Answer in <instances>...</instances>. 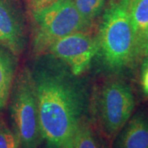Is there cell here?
<instances>
[{"instance_id": "5bb4252c", "label": "cell", "mask_w": 148, "mask_h": 148, "mask_svg": "<svg viewBox=\"0 0 148 148\" xmlns=\"http://www.w3.org/2000/svg\"><path fill=\"white\" fill-rule=\"evenodd\" d=\"M140 86L144 96L148 98V55L143 58L140 73Z\"/></svg>"}, {"instance_id": "2e32d148", "label": "cell", "mask_w": 148, "mask_h": 148, "mask_svg": "<svg viewBox=\"0 0 148 148\" xmlns=\"http://www.w3.org/2000/svg\"><path fill=\"white\" fill-rule=\"evenodd\" d=\"M56 1L57 0H27V3L32 12L42 9Z\"/></svg>"}, {"instance_id": "8fae6325", "label": "cell", "mask_w": 148, "mask_h": 148, "mask_svg": "<svg viewBox=\"0 0 148 148\" xmlns=\"http://www.w3.org/2000/svg\"><path fill=\"white\" fill-rule=\"evenodd\" d=\"M128 12L138 39L148 27V0H132Z\"/></svg>"}, {"instance_id": "6da1fadb", "label": "cell", "mask_w": 148, "mask_h": 148, "mask_svg": "<svg viewBox=\"0 0 148 148\" xmlns=\"http://www.w3.org/2000/svg\"><path fill=\"white\" fill-rule=\"evenodd\" d=\"M41 61L32 73L43 142L47 148H63L87 119V102L75 76L64 64L53 57Z\"/></svg>"}, {"instance_id": "3957f363", "label": "cell", "mask_w": 148, "mask_h": 148, "mask_svg": "<svg viewBox=\"0 0 148 148\" xmlns=\"http://www.w3.org/2000/svg\"><path fill=\"white\" fill-rule=\"evenodd\" d=\"M32 48L36 54L46 53L53 43L72 33L87 31L90 26L81 15L73 0H57L32 12Z\"/></svg>"}, {"instance_id": "9c48e42d", "label": "cell", "mask_w": 148, "mask_h": 148, "mask_svg": "<svg viewBox=\"0 0 148 148\" xmlns=\"http://www.w3.org/2000/svg\"><path fill=\"white\" fill-rule=\"evenodd\" d=\"M109 139L86 119L77 127L63 148H110Z\"/></svg>"}, {"instance_id": "8992f818", "label": "cell", "mask_w": 148, "mask_h": 148, "mask_svg": "<svg viewBox=\"0 0 148 148\" xmlns=\"http://www.w3.org/2000/svg\"><path fill=\"white\" fill-rule=\"evenodd\" d=\"M47 52L77 77L87 70L97 54L96 36L89 30L74 32L53 43Z\"/></svg>"}, {"instance_id": "e0dca14e", "label": "cell", "mask_w": 148, "mask_h": 148, "mask_svg": "<svg viewBox=\"0 0 148 148\" xmlns=\"http://www.w3.org/2000/svg\"><path fill=\"white\" fill-rule=\"evenodd\" d=\"M132 0H120V4L123 5L124 8H126L127 9H128V8H129V6L131 4V3H132Z\"/></svg>"}, {"instance_id": "9a60e30c", "label": "cell", "mask_w": 148, "mask_h": 148, "mask_svg": "<svg viewBox=\"0 0 148 148\" xmlns=\"http://www.w3.org/2000/svg\"><path fill=\"white\" fill-rule=\"evenodd\" d=\"M138 59L148 55V27L143 31L137 39Z\"/></svg>"}, {"instance_id": "277c9868", "label": "cell", "mask_w": 148, "mask_h": 148, "mask_svg": "<svg viewBox=\"0 0 148 148\" xmlns=\"http://www.w3.org/2000/svg\"><path fill=\"white\" fill-rule=\"evenodd\" d=\"M135 105L132 88L126 82L107 80L95 93L91 107L93 124L113 140L133 114Z\"/></svg>"}, {"instance_id": "7c38bea8", "label": "cell", "mask_w": 148, "mask_h": 148, "mask_svg": "<svg viewBox=\"0 0 148 148\" xmlns=\"http://www.w3.org/2000/svg\"><path fill=\"white\" fill-rule=\"evenodd\" d=\"M73 3L85 21L91 26L102 12L106 0H73Z\"/></svg>"}, {"instance_id": "ba28073f", "label": "cell", "mask_w": 148, "mask_h": 148, "mask_svg": "<svg viewBox=\"0 0 148 148\" xmlns=\"http://www.w3.org/2000/svg\"><path fill=\"white\" fill-rule=\"evenodd\" d=\"M114 140L113 148H148V114H133Z\"/></svg>"}, {"instance_id": "52a82bcc", "label": "cell", "mask_w": 148, "mask_h": 148, "mask_svg": "<svg viewBox=\"0 0 148 148\" xmlns=\"http://www.w3.org/2000/svg\"><path fill=\"white\" fill-rule=\"evenodd\" d=\"M0 45L14 55L21 53L26 45L22 19L8 0H0Z\"/></svg>"}, {"instance_id": "30bf717a", "label": "cell", "mask_w": 148, "mask_h": 148, "mask_svg": "<svg viewBox=\"0 0 148 148\" xmlns=\"http://www.w3.org/2000/svg\"><path fill=\"white\" fill-rule=\"evenodd\" d=\"M15 71V55L0 45V111L5 108L10 99Z\"/></svg>"}, {"instance_id": "5b68a950", "label": "cell", "mask_w": 148, "mask_h": 148, "mask_svg": "<svg viewBox=\"0 0 148 148\" xmlns=\"http://www.w3.org/2000/svg\"><path fill=\"white\" fill-rule=\"evenodd\" d=\"M12 131L20 148H38L43 142L32 73L25 69L13 82L10 94Z\"/></svg>"}, {"instance_id": "7a4b0ae2", "label": "cell", "mask_w": 148, "mask_h": 148, "mask_svg": "<svg viewBox=\"0 0 148 148\" xmlns=\"http://www.w3.org/2000/svg\"><path fill=\"white\" fill-rule=\"evenodd\" d=\"M97 54L107 70L120 73L138 60L137 35L128 9L120 3L105 12L96 36Z\"/></svg>"}, {"instance_id": "4fadbf2b", "label": "cell", "mask_w": 148, "mask_h": 148, "mask_svg": "<svg viewBox=\"0 0 148 148\" xmlns=\"http://www.w3.org/2000/svg\"><path fill=\"white\" fill-rule=\"evenodd\" d=\"M0 148H20L14 132L0 119Z\"/></svg>"}]
</instances>
